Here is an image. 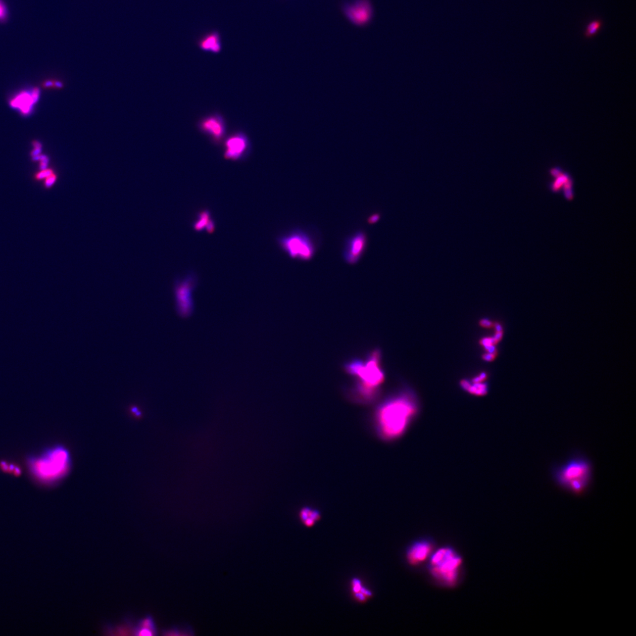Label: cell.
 I'll return each mask as SVG.
<instances>
[{
	"label": "cell",
	"mask_w": 636,
	"mask_h": 636,
	"mask_svg": "<svg viewBox=\"0 0 636 636\" xmlns=\"http://www.w3.org/2000/svg\"><path fill=\"white\" fill-rule=\"evenodd\" d=\"M193 226L194 230L197 232H202L204 230L207 231L209 233L214 232L215 222L212 218L211 212L205 209L199 212Z\"/></svg>",
	"instance_id": "obj_14"
},
{
	"label": "cell",
	"mask_w": 636,
	"mask_h": 636,
	"mask_svg": "<svg viewBox=\"0 0 636 636\" xmlns=\"http://www.w3.org/2000/svg\"><path fill=\"white\" fill-rule=\"evenodd\" d=\"M368 243L367 234L358 230L348 236L345 241L343 257L348 265L357 264L367 250Z\"/></svg>",
	"instance_id": "obj_10"
},
{
	"label": "cell",
	"mask_w": 636,
	"mask_h": 636,
	"mask_svg": "<svg viewBox=\"0 0 636 636\" xmlns=\"http://www.w3.org/2000/svg\"><path fill=\"white\" fill-rule=\"evenodd\" d=\"M554 177L556 178L555 180L549 184V189L553 193H559L562 190L564 184L571 177L570 174L562 172Z\"/></svg>",
	"instance_id": "obj_18"
},
{
	"label": "cell",
	"mask_w": 636,
	"mask_h": 636,
	"mask_svg": "<svg viewBox=\"0 0 636 636\" xmlns=\"http://www.w3.org/2000/svg\"><path fill=\"white\" fill-rule=\"evenodd\" d=\"M428 570L433 580L446 587L453 588L461 580L463 557L453 547L435 550L428 560Z\"/></svg>",
	"instance_id": "obj_4"
},
{
	"label": "cell",
	"mask_w": 636,
	"mask_h": 636,
	"mask_svg": "<svg viewBox=\"0 0 636 636\" xmlns=\"http://www.w3.org/2000/svg\"><path fill=\"white\" fill-rule=\"evenodd\" d=\"M222 144L223 157L228 161H244L252 151L250 138L242 130L234 131L227 136Z\"/></svg>",
	"instance_id": "obj_7"
},
{
	"label": "cell",
	"mask_w": 636,
	"mask_h": 636,
	"mask_svg": "<svg viewBox=\"0 0 636 636\" xmlns=\"http://www.w3.org/2000/svg\"><path fill=\"white\" fill-rule=\"evenodd\" d=\"M53 173V170L51 169L42 170L40 172L37 174L36 178L39 180L46 179Z\"/></svg>",
	"instance_id": "obj_22"
},
{
	"label": "cell",
	"mask_w": 636,
	"mask_h": 636,
	"mask_svg": "<svg viewBox=\"0 0 636 636\" xmlns=\"http://www.w3.org/2000/svg\"><path fill=\"white\" fill-rule=\"evenodd\" d=\"M435 548V543L431 539L422 538L416 540L407 550V562L411 566H421L429 560Z\"/></svg>",
	"instance_id": "obj_11"
},
{
	"label": "cell",
	"mask_w": 636,
	"mask_h": 636,
	"mask_svg": "<svg viewBox=\"0 0 636 636\" xmlns=\"http://www.w3.org/2000/svg\"><path fill=\"white\" fill-rule=\"evenodd\" d=\"M345 371L355 379V385L365 389L380 390L385 379L382 368V354L379 349L373 350L365 360L354 358L344 365Z\"/></svg>",
	"instance_id": "obj_3"
},
{
	"label": "cell",
	"mask_w": 636,
	"mask_h": 636,
	"mask_svg": "<svg viewBox=\"0 0 636 636\" xmlns=\"http://www.w3.org/2000/svg\"><path fill=\"white\" fill-rule=\"evenodd\" d=\"M603 21L599 19L593 20L587 24L585 27L584 31V35L586 38H590L594 37L602 27Z\"/></svg>",
	"instance_id": "obj_19"
},
{
	"label": "cell",
	"mask_w": 636,
	"mask_h": 636,
	"mask_svg": "<svg viewBox=\"0 0 636 636\" xmlns=\"http://www.w3.org/2000/svg\"><path fill=\"white\" fill-rule=\"evenodd\" d=\"M380 219V215L378 213H375L369 217L368 222L370 224H374L377 222Z\"/></svg>",
	"instance_id": "obj_29"
},
{
	"label": "cell",
	"mask_w": 636,
	"mask_h": 636,
	"mask_svg": "<svg viewBox=\"0 0 636 636\" xmlns=\"http://www.w3.org/2000/svg\"><path fill=\"white\" fill-rule=\"evenodd\" d=\"M416 411L414 401L406 394H401L385 401L376 414L382 436L393 439L403 434Z\"/></svg>",
	"instance_id": "obj_2"
},
{
	"label": "cell",
	"mask_w": 636,
	"mask_h": 636,
	"mask_svg": "<svg viewBox=\"0 0 636 636\" xmlns=\"http://www.w3.org/2000/svg\"><path fill=\"white\" fill-rule=\"evenodd\" d=\"M28 470L42 484L51 485L66 477L72 466L68 450L61 445L47 448L27 459Z\"/></svg>",
	"instance_id": "obj_1"
},
{
	"label": "cell",
	"mask_w": 636,
	"mask_h": 636,
	"mask_svg": "<svg viewBox=\"0 0 636 636\" xmlns=\"http://www.w3.org/2000/svg\"><path fill=\"white\" fill-rule=\"evenodd\" d=\"M354 594L355 599H356L357 601H358L359 602L364 603L366 601H367V599L368 598L362 592H359L357 593H354Z\"/></svg>",
	"instance_id": "obj_27"
},
{
	"label": "cell",
	"mask_w": 636,
	"mask_h": 636,
	"mask_svg": "<svg viewBox=\"0 0 636 636\" xmlns=\"http://www.w3.org/2000/svg\"><path fill=\"white\" fill-rule=\"evenodd\" d=\"M461 385L469 393L476 396H484L487 393V386L484 382L472 383L467 380H463Z\"/></svg>",
	"instance_id": "obj_17"
},
{
	"label": "cell",
	"mask_w": 636,
	"mask_h": 636,
	"mask_svg": "<svg viewBox=\"0 0 636 636\" xmlns=\"http://www.w3.org/2000/svg\"><path fill=\"white\" fill-rule=\"evenodd\" d=\"M279 247L291 259L300 261L312 260L317 252L316 241L311 234L301 228H295L277 239Z\"/></svg>",
	"instance_id": "obj_6"
},
{
	"label": "cell",
	"mask_w": 636,
	"mask_h": 636,
	"mask_svg": "<svg viewBox=\"0 0 636 636\" xmlns=\"http://www.w3.org/2000/svg\"><path fill=\"white\" fill-rule=\"evenodd\" d=\"M10 11L5 0H0V24H5L9 20Z\"/></svg>",
	"instance_id": "obj_20"
},
{
	"label": "cell",
	"mask_w": 636,
	"mask_h": 636,
	"mask_svg": "<svg viewBox=\"0 0 636 636\" xmlns=\"http://www.w3.org/2000/svg\"><path fill=\"white\" fill-rule=\"evenodd\" d=\"M553 475L557 484L561 487L580 494L587 489L591 481L592 465L587 458L574 457L554 469Z\"/></svg>",
	"instance_id": "obj_5"
},
{
	"label": "cell",
	"mask_w": 636,
	"mask_h": 636,
	"mask_svg": "<svg viewBox=\"0 0 636 636\" xmlns=\"http://www.w3.org/2000/svg\"><path fill=\"white\" fill-rule=\"evenodd\" d=\"M198 46L202 52L218 55L222 51V38L218 31L209 32L199 39Z\"/></svg>",
	"instance_id": "obj_13"
},
{
	"label": "cell",
	"mask_w": 636,
	"mask_h": 636,
	"mask_svg": "<svg viewBox=\"0 0 636 636\" xmlns=\"http://www.w3.org/2000/svg\"><path fill=\"white\" fill-rule=\"evenodd\" d=\"M1 467L4 471L13 472L14 475H19L20 473V470L19 467L15 466L13 464H7L6 462H2Z\"/></svg>",
	"instance_id": "obj_21"
},
{
	"label": "cell",
	"mask_w": 636,
	"mask_h": 636,
	"mask_svg": "<svg viewBox=\"0 0 636 636\" xmlns=\"http://www.w3.org/2000/svg\"><path fill=\"white\" fill-rule=\"evenodd\" d=\"M497 353H485L482 355V359L486 362H492L496 357Z\"/></svg>",
	"instance_id": "obj_28"
},
{
	"label": "cell",
	"mask_w": 636,
	"mask_h": 636,
	"mask_svg": "<svg viewBox=\"0 0 636 636\" xmlns=\"http://www.w3.org/2000/svg\"><path fill=\"white\" fill-rule=\"evenodd\" d=\"M134 632L137 635H155L156 629L154 620L150 617L145 618L138 624Z\"/></svg>",
	"instance_id": "obj_16"
},
{
	"label": "cell",
	"mask_w": 636,
	"mask_h": 636,
	"mask_svg": "<svg viewBox=\"0 0 636 636\" xmlns=\"http://www.w3.org/2000/svg\"><path fill=\"white\" fill-rule=\"evenodd\" d=\"M487 378V374L485 372H481L478 376L472 379V382L473 383H483L485 381Z\"/></svg>",
	"instance_id": "obj_24"
},
{
	"label": "cell",
	"mask_w": 636,
	"mask_h": 636,
	"mask_svg": "<svg viewBox=\"0 0 636 636\" xmlns=\"http://www.w3.org/2000/svg\"><path fill=\"white\" fill-rule=\"evenodd\" d=\"M197 283V276L193 272L188 273L183 279L177 280L175 283L176 310L182 317H188L193 310V292Z\"/></svg>",
	"instance_id": "obj_8"
},
{
	"label": "cell",
	"mask_w": 636,
	"mask_h": 636,
	"mask_svg": "<svg viewBox=\"0 0 636 636\" xmlns=\"http://www.w3.org/2000/svg\"><path fill=\"white\" fill-rule=\"evenodd\" d=\"M360 592L363 593V594L367 597V598H370L372 596V593L371 592L368 591V589H365V588L362 587Z\"/></svg>",
	"instance_id": "obj_30"
},
{
	"label": "cell",
	"mask_w": 636,
	"mask_h": 636,
	"mask_svg": "<svg viewBox=\"0 0 636 636\" xmlns=\"http://www.w3.org/2000/svg\"><path fill=\"white\" fill-rule=\"evenodd\" d=\"M352 585H353V591L354 593L361 591L362 587L361 582L358 578H354L352 581Z\"/></svg>",
	"instance_id": "obj_23"
},
{
	"label": "cell",
	"mask_w": 636,
	"mask_h": 636,
	"mask_svg": "<svg viewBox=\"0 0 636 636\" xmlns=\"http://www.w3.org/2000/svg\"><path fill=\"white\" fill-rule=\"evenodd\" d=\"M346 14L354 24L364 25L371 19L372 10L368 0H357L346 7Z\"/></svg>",
	"instance_id": "obj_12"
},
{
	"label": "cell",
	"mask_w": 636,
	"mask_h": 636,
	"mask_svg": "<svg viewBox=\"0 0 636 636\" xmlns=\"http://www.w3.org/2000/svg\"><path fill=\"white\" fill-rule=\"evenodd\" d=\"M493 323L487 319H483L479 321V325L484 328H491L494 326Z\"/></svg>",
	"instance_id": "obj_26"
},
{
	"label": "cell",
	"mask_w": 636,
	"mask_h": 636,
	"mask_svg": "<svg viewBox=\"0 0 636 636\" xmlns=\"http://www.w3.org/2000/svg\"><path fill=\"white\" fill-rule=\"evenodd\" d=\"M35 102L34 99L32 95H30L26 93L18 95V96L11 102V105L14 108H18L20 109L21 112L23 114H27L29 112L31 107Z\"/></svg>",
	"instance_id": "obj_15"
},
{
	"label": "cell",
	"mask_w": 636,
	"mask_h": 636,
	"mask_svg": "<svg viewBox=\"0 0 636 636\" xmlns=\"http://www.w3.org/2000/svg\"><path fill=\"white\" fill-rule=\"evenodd\" d=\"M315 521L314 520H312V518H308L304 522V523L306 525L307 527H310L315 524Z\"/></svg>",
	"instance_id": "obj_31"
},
{
	"label": "cell",
	"mask_w": 636,
	"mask_h": 636,
	"mask_svg": "<svg viewBox=\"0 0 636 636\" xmlns=\"http://www.w3.org/2000/svg\"><path fill=\"white\" fill-rule=\"evenodd\" d=\"M197 127L201 133L216 145L222 144L227 136L226 120L219 112H213L202 117L198 120Z\"/></svg>",
	"instance_id": "obj_9"
},
{
	"label": "cell",
	"mask_w": 636,
	"mask_h": 636,
	"mask_svg": "<svg viewBox=\"0 0 636 636\" xmlns=\"http://www.w3.org/2000/svg\"><path fill=\"white\" fill-rule=\"evenodd\" d=\"M56 179H57L56 175H55V174H54V173H53V174H52L51 176H49L48 177H47V178L45 179V186L47 187H52L53 185V184H54L56 182Z\"/></svg>",
	"instance_id": "obj_25"
}]
</instances>
